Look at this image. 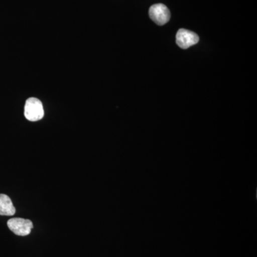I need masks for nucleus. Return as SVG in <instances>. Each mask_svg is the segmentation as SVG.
Listing matches in <instances>:
<instances>
[{
    "label": "nucleus",
    "mask_w": 257,
    "mask_h": 257,
    "mask_svg": "<svg viewBox=\"0 0 257 257\" xmlns=\"http://www.w3.org/2000/svg\"><path fill=\"white\" fill-rule=\"evenodd\" d=\"M43 105L41 101L37 98H30L25 106V116L29 121H37L43 118Z\"/></svg>",
    "instance_id": "nucleus-1"
},
{
    "label": "nucleus",
    "mask_w": 257,
    "mask_h": 257,
    "mask_svg": "<svg viewBox=\"0 0 257 257\" xmlns=\"http://www.w3.org/2000/svg\"><path fill=\"white\" fill-rule=\"evenodd\" d=\"M149 15L152 21L160 26L169 23L171 18L170 10L166 5L161 3L152 5L149 10Z\"/></svg>",
    "instance_id": "nucleus-2"
},
{
    "label": "nucleus",
    "mask_w": 257,
    "mask_h": 257,
    "mask_svg": "<svg viewBox=\"0 0 257 257\" xmlns=\"http://www.w3.org/2000/svg\"><path fill=\"white\" fill-rule=\"evenodd\" d=\"M9 229L18 236H28L33 229V224L30 219L23 218H13L8 221Z\"/></svg>",
    "instance_id": "nucleus-3"
},
{
    "label": "nucleus",
    "mask_w": 257,
    "mask_h": 257,
    "mask_svg": "<svg viewBox=\"0 0 257 257\" xmlns=\"http://www.w3.org/2000/svg\"><path fill=\"white\" fill-rule=\"evenodd\" d=\"M199 41V37L195 32L185 29H180L176 35V43L180 48L188 49Z\"/></svg>",
    "instance_id": "nucleus-4"
},
{
    "label": "nucleus",
    "mask_w": 257,
    "mask_h": 257,
    "mask_svg": "<svg viewBox=\"0 0 257 257\" xmlns=\"http://www.w3.org/2000/svg\"><path fill=\"white\" fill-rule=\"evenodd\" d=\"M15 211L11 199L6 194H0V215L13 216Z\"/></svg>",
    "instance_id": "nucleus-5"
}]
</instances>
